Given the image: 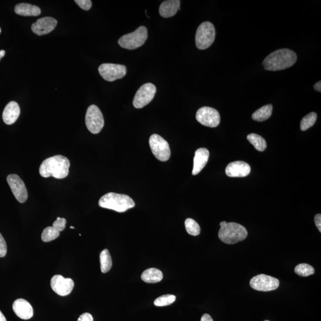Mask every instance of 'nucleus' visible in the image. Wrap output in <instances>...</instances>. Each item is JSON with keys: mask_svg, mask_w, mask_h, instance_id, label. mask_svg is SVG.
I'll return each instance as SVG.
<instances>
[{"mask_svg": "<svg viewBox=\"0 0 321 321\" xmlns=\"http://www.w3.org/2000/svg\"><path fill=\"white\" fill-rule=\"evenodd\" d=\"M70 166V163L67 157L55 155L44 160L39 167V174L45 178L53 177L62 179L69 175Z\"/></svg>", "mask_w": 321, "mask_h": 321, "instance_id": "nucleus-1", "label": "nucleus"}, {"mask_svg": "<svg viewBox=\"0 0 321 321\" xmlns=\"http://www.w3.org/2000/svg\"><path fill=\"white\" fill-rule=\"evenodd\" d=\"M296 54L289 49H280L274 51L263 61L264 69L268 71H279L288 69L296 62Z\"/></svg>", "mask_w": 321, "mask_h": 321, "instance_id": "nucleus-2", "label": "nucleus"}, {"mask_svg": "<svg viewBox=\"0 0 321 321\" xmlns=\"http://www.w3.org/2000/svg\"><path fill=\"white\" fill-rule=\"evenodd\" d=\"M99 206L118 213H125L135 206V203L127 194L113 192L106 193L99 200Z\"/></svg>", "mask_w": 321, "mask_h": 321, "instance_id": "nucleus-3", "label": "nucleus"}, {"mask_svg": "<svg viewBox=\"0 0 321 321\" xmlns=\"http://www.w3.org/2000/svg\"><path fill=\"white\" fill-rule=\"evenodd\" d=\"M218 237L224 243L233 245L245 240L248 236V231L240 224L235 223L221 222Z\"/></svg>", "mask_w": 321, "mask_h": 321, "instance_id": "nucleus-4", "label": "nucleus"}, {"mask_svg": "<svg viewBox=\"0 0 321 321\" xmlns=\"http://www.w3.org/2000/svg\"><path fill=\"white\" fill-rule=\"evenodd\" d=\"M148 39V29L145 26H140L135 31L126 34L118 40V44L124 49L135 50L141 47Z\"/></svg>", "mask_w": 321, "mask_h": 321, "instance_id": "nucleus-5", "label": "nucleus"}, {"mask_svg": "<svg viewBox=\"0 0 321 321\" xmlns=\"http://www.w3.org/2000/svg\"><path fill=\"white\" fill-rule=\"evenodd\" d=\"M216 37V29L213 23L205 22L201 23L196 30V46L198 49L204 50L213 44Z\"/></svg>", "mask_w": 321, "mask_h": 321, "instance_id": "nucleus-6", "label": "nucleus"}, {"mask_svg": "<svg viewBox=\"0 0 321 321\" xmlns=\"http://www.w3.org/2000/svg\"><path fill=\"white\" fill-rule=\"evenodd\" d=\"M85 123L89 131L93 134H98L103 128L104 119L103 115L97 106L92 105L88 107Z\"/></svg>", "mask_w": 321, "mask_h": 321, "instance_id": "nucleus-7", "label": "nucleus"}, {"mask_svg": "<svg viewBox=\"0 0 321 321\" xmlns=\"http://www.w3.org/2000/svg\"><path fill=\"white\" fill-rule=\"evenodd\" d=\"M149 146L153 154L160 162H165L170 158L171 151L169 143L162 136L153 134L149 138Z\"/></svg>", "mask_w": 321, "mask_h": 321, "instance_id": "nucleus-8", "label": "nucleus"}, {"mask_svg": "<svg viewBox=\"0 0 321 321\" xmlns=\"http://www.w3.org/2000/svg\"><path fill=\"white\" fill-rule=\"evenodd\" d=\"M98 71L104 79L113 82L124 77L127 73V68L124 65L104 63L99 67Z\"/></svg>", "mask_w": 321, "mask_h": 321, "instance_id": "nucleus-9", "label": "nucleus"}, {"mask_svg": "<svg viewBox=\"0 0 321 321\" xmlns=\"http://www.w3.org/2000/svg\"><path fill=\"white\" fill-rule=\"evenodd\" d=\"M156 88L154 85L147 83L143 85L136 92L133 99V106L136 108H142L151 102L154 98Z\"/></svg>", "mask_w": 321, "mask_h": 321, "instance_id": "nucleus-10", "label": "nucleus"}, {"mask_svg": "<svg viewBox=\"0 0 321 321\" xmlns=\"http://www.w3.org/2000/svg\"><path fill=\"white\" fill-rule=\"evenodd\" d=\"M250 286L252 289L257 291L270 292L278 288L279 282L277 278L273 276L259 274L251 279Z\"/></svg>", "mask_w": 321, "mask_h": 321, "instance_id": "nucleus-11", "label": "nucleus"}, {"mask_svg": "<svg viewBox=\"0 0 321 321\" xmlns=\"http://www.w3.org/2000/svg\"><path fill=\"white\" fill-rule=\"evenodd\" d=\"M197 121L207 127L216 128L220 124L219 112L213 108L204 107L196 112Z\"/></svg>", "mask_w": 321, "mask_h": 321, "instance_id": "nucleus-12", "label": "nucleus"}, {"mask_svg": "<svg viewBox=\"0 0 321 321\" xmlns=\"http://www.w3.org/2000/svg\"><path fill=\"white\" fill-rule=\"evenodd\" d=\"M10 189L20 203H25L28 197V191L23 181L17 175H10L7 178Z\"/></svg>", "mask_w": 321, "mask_h": 321, "instance_id": "nucleus-13", "label": "nucleus"}, {"mask_svg": "<svg viewBox=\"0 0 321 321\" xmlns=\"http://www.w3.org/2000/svg\"><path fill=\"white\" fill-rule=\"evenodd\" d=\"M51 287L58 295L66 296L72 292L74 283L72 279L64 278L61 275H56L51 279Z\"/></svg>", "mask_w": 321, "mask_h": 321, "instance_id": "nucleus-14", "label": "nucleus"}, {"mask_svg": "<svg viewBox=\"0 0 321 321\" xmlns=\"http://www.w3.org/2000/svg\"><path fill=\"white\" fill-rule=\"evenodd\" d=\"M57 25V20L51 17H45L37 20L32 24L31 29L36 35L42 36L50 33L56 28Z\"/></svg>", "mask_w": 321, "mask_h": 321, "instance_id": "nucleus-15", "label": "nucleus"}, {"mask_svg": "<svg viewBox=\"0 0 321 321\" xmlns=\"http://www.w3.org/2000/svg\"><path fill=\"white\" fill-rule=\"evenodd\" d=\"M251 171V167L248 163L237 160L230 163L227 166L225 173L230 177H244L248 176Z\"/></svg>", "mask_w": 321, "mask_h": 321, "instance_id": "nucleus-16", "label": "nucleus"}, {"mask_svg": "<svg viewBox=\"0 0 321 321\" xmlns=\"http://www.w3.org/2000/svg\"><path fill=\"white\" fill-rule=\"evenodd\" d=\"M13 311L20 318L28 320L33 315V307L27 300L18 299L13 304Z\"/></svg>", "mask_w": 321, "mask_h": 321, "instance_id": "nucleus-17", "label": "nucleus"}, {"mask_svg": "<svg viewBox=\"0 0 321 321\" xmlns=\"http://www.w3.org/2000/svg\"><path fill=\"white\" fill-rule=\"evenodd\" d=\"M210 152L206 148H199L196 150L193 159V169L192 175L196 176L206 167L209 159Z\"/></svg>", "mask_w": 321, "mask_h": 321, "instance_id": "nucleus-18", "label": "nucleus"}, {"mask_svg": "<svg viewBox=\"0 0 321 321\" xmlns=\"http://www.w3.org/2000/svg\"><path fill=\"white\" fill-rule=\"evenodd\" d=\"M20 113V109L19 104L15 101L10 102L3 111V121L8 125L15 124L18 119Z\"/></svg>", "mask_w": 321, "mask_h": 321, "instance_id": "nucleus-19", "label": "nucleus"}, {"mask_svg": "<svg viewBox=\"0 0 321 321\" xmlns=\"http://www.w3.org/2000/svg\"><path fill=\"white\" fill-rule=\"evenodd\" d=\"M179 0H169L162 3L159 9V15L163 18H169L175 16L180 10Z\"/></svg>", "mask_w": 321, "mask_h": 321, "instance_id": "nucleus-20", "label": "nucleus"}, {"mask_svg": "<svg viewBox=\"0 0 321 321\" xmlns=\"http://www.w3.org/2000/svg\"><path fill=\"white\" fill-rule=\"evenodd\" d=\"M15 11L16 14L23 16H37L42 13V10L38 7L27 3L16 5Z\"/></svg>", "mask_w": 321, "mask_h": 321, "instance_id": "nucleus-21", "label": "nucleus"}, {"mask_svg": "<svg viewBox=\"0 0 321 321\" xmlns=\"http://www.w3.org/2000/svg\"><path fill=\"white\" fill-rule=\"evenodd\" d=\"M143 282L147 283H158L163 278V274L158 269L151 268L146 269L141 275Z\"/></svg>", "mask_w": 321, "mask_h": 321, "instance_id": "nucleus-22", "label": "nucleus"}, {"mask_svg": "<svg viewBox=\"0 0 321 321\" xmlns=\"http://www.w3.org/2000/svg\"><path fill=\"white\" fill-rule=\"evenodd\" d=\"M272 112L271 104L263 106L252 114V118L255 121L262 122L266 121L271 117Z\"/></svg>", "mask_w": 321, "mask_h": 321, "instance_id": "nucleus-23", "label": "nucleus"}, {"mask_svg": "<svg viewBox=\"0 0 321 321\" xmlns=\"http://www.w3.org/2000/svg\"><path fill=\"white\" fill-rule=\"evenodd\" d=\"M247 139L249 142L254 145L255 148L259 152L264 151L266 146H267L265 140L262 136L255 134V133L249 135L247 136Z\"/></svg>", "mask_w": 321, "mask_h": 321, "instance_id": "nucleus-24", "label": "nucleus"}, {"mask_svg": "<svg viewBox=\"0 0 321 321\" xmlns=\"http://www.w3.org/2000/svg\"><path fill=\"white\" fill-rule=\"evenodd\" d=\"M100 258L101 272H108L110 270L112 265L111 257L108 249H104L101 252Z\"/></svg>", "mask_w": 321, "mask_h": 321, "instance_id": "nucleus-25", "label": "nucleus"}, {"mask_svg": "<svg viewBox=\"0 0 321 321\" xmlns=\"http://www.w3.org/2000/svg\"><path fill=\"white\" fill-rule=\"evenodd\" d=\"M317 119V114L315 112H312L304 117L300 123V129L302 131L311 128L315 124Z\"/></svg>", "mask_w": 321, "mask_h": 321, "instance_id": "nucleus-26", "label": "nucleus"}, {"mask_svg": "<svg viewBox=\"0 0 321 321\" xmlns=\"http://www.w3.org/2000/svg\"><path fill=\"white\" fill-rule=\"evenodd\" d=\"M60 233L53 226L47 227L43 231L42 235V240L44 242H50L55 240L59 237Z\"/></svg>", "mask_w": 321, "mask_h": 321, "instance_id": "nucleus-27", "label": "nucleus"}, {"mask_svg": "<svg viewBox=\"0 0 321 321\" xmlns=\"http://www.w3.org/2000/svg\"><path fill=\"white\" fill-rule=\"evenodd\" d=\"M295 272L299 276H307L315 274V269L309 264H300L296 266Z\"/></svg>", "mask_w": 321, "mask_h": 321, "instance_id": "nucleus-28", "label": "nucleus"}, {"mask_svg": "<svg viewBox=\"0 0 321 321\" xmlns=\"http://www.w3.org/2000/svg\"><path fill=\"white\" fill-rule=\"evenodd\" d=\"M185 227L187 233L194 236L199 235L200 233L199 225L192 218H187L186 220Z\"/></svg>", "mask_w": 321, "mask_h": 321, "instance_id": "nucleus-29", "label": "nucleus"}, {"mask_svg": "<svg viewBox=\"0 0 321 321\" xmlns=\"http://www.w3.org/2000/svg\"><path fill=\"white\" fill-rule=\"evenodd\" d=\"M176 297L173 295H166L159 297L154 301L156 306H169L176 301Z\"/></svg>", "mask_w": 321, "mask_h": 321, "instance_id": "nucleus-30", "label": "nucleus"}, {"mask_svg": "<svg viewBox=\"0 0 321 321\" xmlns=\"http://www.w3.org/2000/svg\"><path fill=\"white\" fill-rule=\"evenodd\" d=\"M66 220L64 218L58 217L54 222L53 227L58 231H62L66 228Z\"/></svg>", "mask_w": 321, "mask_h": 321, "instance_id": "nucleus-31", "label": "nucleus"}, {"mask_svg": "<svg viewBox=\"0 0 321 321\" xmlns=\"http://www.w3.org/2000/svg\"><path fill=\"white\" fill-rule=\"evenodd\" d=\"M75 3L84 10H90L92 5L91 0H75Z\"/></svg>", "mask_w": 321, "mask_h": 321, "instance_id": "nucleus-32", "label": "nucleus"}, {"mask_svg": "<svg viewBox=\"0 0 321 321\" xmlns=\"http://www.w3.org/2000/svg\"><path fill=\"white\" fill-rule=\"evenodd\" d=\"M7 251H8V248H7L6 242L4 237L0 233V258L5 257L7 254Z\"/></svg>", "mask_w": 321, "mask_h": 321, "instance_id": "nucleus-33", "label": "nucleus"}, {"mask_svg": "<svg viewBox=\"0 0 321 321\" xmlns=\"http://www.w3.org/2000/svg\"><path fill=\"white\" fill-rule=\"evenodd\" d=\"M77 321H94V318L91 314L84 313L78 317Z\"/></svg>", "mask_w": 321, "mask_h": 321, "instance_id": "nucleus-34", "label": "nucleus"}, {"mask_svg": "<svg viewBox=\"0 0 321 321\" xmlns=\"http://www.w3.org/2000/svg\"><path fill=\"white\" fill-rule=\"evenodd\" d=\"M315 223L317 229L321 232V215L316 214L315 217Z\"/></svg>", "mask_w": 321, "mask_h": 321, "instance_id": "nucleus-35", "label": "nucleus"}, {"mask_svg": "<svg viewBox=\"0 0 321 321\" xmlns=\"http://www.w3.org/2000/svg\"><path fill=\"white\" fill-rule=\"evenodd\" d=\"M200 321H214L213 319L212 318V317L209 315V314H204V315L201 317Z\"/></svg>", "mask_w": 321, "mask_h": 321, "instance_id": "nucleus-36", "label": "nucleus"}, {"mask_svg": "<svg viewBox=\"0 0 321 321\" xmlns=\"http://www.w3.org/2000/svg\"><path fill=\"white\" fill-rule=\"evenodd\" d=\"M314 89L317 91L321 92V82L319 81L313 87Z\"/></svg>", "mask_w": 321, "mask_h": 321, "instance_id": "nucleus-37", "label": "nucleus"}, {"mask_svg": "<svg viewBox=\"0 0 321 321\" xmlns=\"http://www.w3.org/2000/svg\"><path fill=\"white\" fill-rule=\"evenodd\" d=\"M0 321H7L6 317L0 310Z\"/></svg>", "mask_w": 321, "mask_h": 321, "instance_id": "nucleus-38", "label": "nucleus"}, {"mask_svg": "<svg viewBox=\"0 0 321 321\" xmlns=\"http://www.w3.org/2000/svg\"><path fill=\"white\" fill-rule=\"evenodd\" d=\"M5 51L4 50H1L0 51V59H2V58L4 57V56H5Z\"/></svg>", "mask_w": 321, "mask_h": 321, "instance_id": "nucleus-39", "label": "nucleus"}, {"mask_svg": "<svg viewBox=\"0 0 321 321\" xmlns=\"http://www.w3.org/2000/svg\"><path fill=\"white\" fill-rule=\"evenodd\" d=\"M70 228H71V229H73V228H74V227H73V226H70Z\"/></svg>", "mask_w": 321, "mask_h": 321, "instance_id": "nucleus-40", "label": "nucleus"}, {"mask_svg": "<svg viewBox=\"0 0 321 321\" xmlns=\"http://www.w3.org/2000/svg\"><path fill=\"white\" fill-rule=\"evenodd\" d=\"M1 32H2V30H1V28H0V33H1Z\"/></svg>", "mask_w": 321, "mask_h": 321, "instance_id": "nucleus-41", "label": "nucleus"}, {"mask_svg": "<svg viewBox=\"0 0 321 321\" xmlns=\"http://www.w3.org/2000/svg\"><path fill=\"white\" fill-rule=\"evenodd\" d=\"M265 321H269V320H265Z\"/></svg>", "mask_w": 321, "mask_h": 321, "instance_id": "nucleus-42", "label": "nucleus"}]
</instances>
